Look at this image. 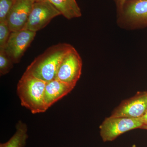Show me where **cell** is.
<instances>
[{
	"mask_svg": "<svg viewBox=\"0 0 147 147\" xmlns=\"http://www.w3.org/2000/svg\"><path fill=\"white\" fill-rule=\"evenodd\" d=\"M61 13L48 0L33 3L25 29L36 32L43 29Z\"/></svg>",
	"mask_w": 147,
	"mask_h": 147,
	"instance_id": "obj_5",
	"label": "cell"
},
{
	"mask_svg": "<svg viewBox=\"0 0 147 147\" xmlns=\"http://www.w3.org/2000/svg\"><path fill=\"white\" fill-rule=\"evenodd\" d=\"M147 110V92H138L133 97L123 100L110 116L138 119Z\"/></svg>",
	"mask_w": 147,
	"mask_h": 147,
	"instance_id": "obj_8",
	"label": "cell"
},
{
	"mask_svg": "<svg viewBox=\"0 0 147 147\" xmlns=\"http://www.w3.org/2000/svg\"><path fill=\"white\" fill-rule=\"evenodd\" d=\"M140 129H146L147 130V125H143Z\"/></svg>",
	"mask_w": 147,
	"mask_h": 147,
	"instance_id": "obj_18",
	"label": "cell"
},
{
	"mask_svg": "<svg viewBox=\"0 0 147 147\" xmlns=\"http://www.w3.org/2000/svg\"><path fill=\"white\" fill-rule=\"evenodd\" d=\"M127 0H113L116 7L117 10H119Z\"/></svg>",
	"mask_w": 147,
	"mask_h": 147,
	"instance_id": "obj_16",
	"label": "cell"
},
{
	"mask_svg": "<svg viewBox=\"0 0 147 147\" xmlns=\"http://www.w3.org/2000/svg\"><path fill=\"white\" fill-rule=\"evenodd\" d=\"M140 118L141 119V120L144 124V125H147V110L144 115Z\"/></svg>",
	"mask_w": 147,
	"mask_h": 147,
	"instance_id": "obj_17",
	"label": "cell"
},
{
	"mask_svg": "<svg viewBox=\"0 0 147 147\" xmlns=\"http://www.w3.org/2000/svg\"><path fill=\"white\" fill-rule=\"evenodd\" d=\"M131 147H137L135 145H133Z\"/></svg>",
	"mask_w": 147,
	"mask_h": 147,
	"instance_id": "obj_20",
	"label": "cell"
},
{
	"mask_svg": "<svg viewBox=\"0 0 147 147\" xmlns=\"http://www.w3.org/2000/svg\"><path fill=\"white\" fill-rule=\"evenodd\" d=\"M57 8L61 15L68 20L82 16L81 9L76 0H48Z\"/></svg>",
	"mask_w": 147,
	"mask_h": 147,
	"instance_id": "obj_11",
	"label": "cell"
},
{
	"mask_svg": "<svg viewBox=\"0 0 147 147\" xmlns=\"http://www.w3.org/2000/svg\"><path fill=\"white\" fill-rule=\"evenodd\" d=\"M74 87L55 79L47 82L44 99L47 109L64 96L70 93Z\"/></svg>",
	"mask_w": 147,
	"mask_h": 147,
	"instance_id": "obj_10",
	"label": "cell"
},
{
	"mask_svg": "<svg viewBox=\"0 0 147 147\" xmlns=\"http://www.w3.org/2000/svg\"><path fill=\"white\" fill-rule=\"evenodd\" d=\"M11 32L7 21L0 22V47H5Z\"/></svg>",
	"mask_w": 147,
	"mask_h": 147,
	"instance_id": "obj_15",
	"label": "cell"
},
{
	"mask_svg": "<svg viewBox=\"0 0 147 147\" xmlns=\"http://www.w3.org/2000/svg\"><path fill=\"white\" fill-rule=\"evenodd\" d=\"M117 24L121 28L134 30L147 27V0H127L117 10Z\"/></svg>",
	"mask_w": 147,
	"mask_h": 147,
	"instance_id": "obj_3",
	"label": "cell"
},
{
	"mask_svg": "<svg viewBox=\"0 0 147 147\" xmlns=\"http://www.w3.org/2000/svg\"><path fill=\"white\" fill-rule=\"evenodd\" d=\"M13 1H16V0H13Z\"/></svg>",
	"mask_w": 147,
	"mask_h": 147,
	"instance_id": "obj_21",
	"label": "cell"
},
{
	"mask_svg": "<svg viewBox=\"0 0 147 147\" xmlns=\"http://www.w3.org/2000/svg\"><path fill=\"white\" fill-rule=\"evenodd\" d=\"M45 1V0H32L34 3L36 2L41 1Z\"/></svg>",
	"mask_w": 147,
	"mask_h": 147,
	"instance_id": "obj_19",
	"label": "cell"
},
{
	"mask_svg": "<svg viewBox=\"0 0 147 147\" xmlns=\"http://www.w3.org/2000/svg\"><path fill=\"white\" fill-rule=\"evenodd\" d=\"M13 63L6 53L4 48L0 47V74L1 76L8 73L13 68Z\"/></svg>",
	"mask_w": 147,
	"mask_h": 147,
	"instance_id": "obj_13",
	"label": "cell"
},
{
	"mask_svg": "<svg viewBox=\"0 0 147 147\" xmlns=\"http://www.w3.org/2000/svg\"><path fill=\"white\" fill-rule=\"evenodd\" d=\"M16 131L11 138L5 143L1 144L0 147H24L28 138V127L21 121L16 125Z\"/></svg>",
	"mask_w": 147,
	"mask_h": 147,
	"instance_id": "obj_12",
	"label": "cell"
},
{
	"mask_svg": "<svg viewBox=\"0 0 147 147\" xmlns=\"http://www.w3.org/2000/svg\"><path fill=\"white\" fill-rule=\"evenodd\" d=\"M33 3L32 0L14 1L7 21L11 31L25 28Z\"/></svg>",
	"mask_w": 147,
	"mask_h": 147,
	"instance_id": "obj_9",
	"label": "cell"
},
{
	"mask_svg": "<svg viewBox=\"0 0 147 147\" xmlns=\"http://www.w3.org/2000/svg\"><path fill=\"white\" fill-rule=\"evenodd\" d=\"M46 83L25 72L18 82L17 93L21 105L32 114L44 113L48 109L44 99Z\"/></svg>",
	"mask_w": 147,
	"mask_h": 147,
	"instance_id": "obj_2",
	"label": "cell"
},
{
	"mask_svg": "<svg viewBox=\"0 0 147 147\" xmlns=\"http://www.w3.org/2000/svg\"><path fill=\"white\" fill-rule=\"evenodd\" d=\"M144 125L141 119L123 117L106 118L100 125V137L104 142H112L122 134Z\"/></svg>",
	"mask_w": 147,
	"mask_h": 147,
	"instance_id": "obj_4",
	"label": "cell"
},
{
	"mask_svg": "<svg viewBox=\"0 0 147 147\" xmlns=\"http://www.w3.org/2000/svg\"><path fill=\"white\" fill-rule=\"evenodd\" d=\"M36 33V32L25 29L11 32L4 48L13 63L20 62L34 39Z\"/></svg>",
	"mask_w": 147,
	"mask_h": 147,
	"instance_id": "obj_7",
	"label": "cell"
},
{
	"mask_svg": "<svg viewBox=\"0 0 147 147\" xmlns=\"http://www.w3.org/2000/svg\"><path fill=\"white\" fill-rule=\"evenodd\" d=\"M14 2L13 0H0V22L7 21Z\"/></svg>",
	"mask_w": 147,
	"mask_h": 147,
	"instance_id": "obj_14",
	"label": "cell"
},
{
	"mask_svg": "<svg viewBox=\"0 0 147 147\" xmlns=\"http://www.w3.org/2000/svg\"><path fill=\"white\" fill-rule=\"evenodd\" d=\"M82 58L73 47L62 61L55 79L75 87L82 74Z\"/></svg>",
	"mask_w": 147,
	"mask_h": 147,
	"instance_id": "obj_6",
	"label": "cell"
},
{
	"mask_svg": "<svg viewBox=\"0 0 147 147\" xmlns=\"http://www.w3.org/2000/svg\"><path fill=\"white\" fill-rule=\"evenodd\" d=\"M73 47L67 43H59L49 47L35 59L25 72L46 82L55 79L62 61Z\"/></svg>",
	"mask_w": 147,
	"mask_h": 147,
	"instance_id": "obj_1",
	"label": "cell"
}]
</instances>
